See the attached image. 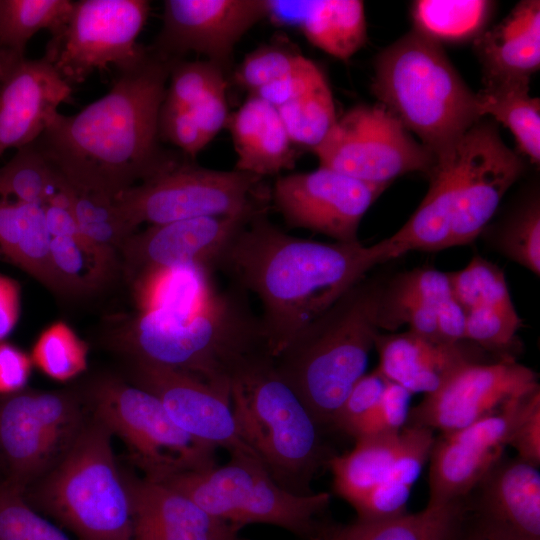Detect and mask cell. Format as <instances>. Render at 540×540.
Listing matches in <instances>:
<instances>
[{
	"instance_id": "d6a6232c",
	"label": "cell",
	"mask_w": 540,
	"mask_h": 540,
	"mask_svg": "<svg viewBox=\"0 0 540 540\" xmlns=\"http://www.w3.org/2000/svg\"><path fill=\"white\" fill-rule=\"evenodd\" d=\"M530 78L484 85L476 93L481 116L490 115L514 135L519 150L540 162V101L529 92Z\"/></svg>"
},
{
	"instance_id": "603a6c76",
	"label": "cell",
	"mask_w": 540,
	"mask_h": 540,
	"mask_svg": "<svg viewBox=\"0 0 540 540\" xmlns=\"http://www.w3.org/2000/svg\"><path fill=\"white\" fill-rule=\"evenodd\" d=\"M134 540H236L233 525L209 514L177 489L126 476Z\"/></svg>"
},
{
	"instance_id": "cb8c5ba5",
	"label": "cell",
	"mask_w": 540,
	"mask_h": 540,
	"mask_svg": "<svg viewBox=\"0 0 540 540\" xmlns=\"http://www.w3.org/2000/svg\"><path fill=\"white\" fill-rule=\"evenodd\" d=\"M471 153L467 131L428 173L422 202L391 239L408 253L448 248L455 215L461 204Z\"/></svg>"
},
{
	"instance_id": "b9f144b4",
	"label": "cell",
	"mask_w": 540,
	"mask_h": 540,
	"mask_svg": "<svg viewBox=\"0 0 540 540\" xmlns=\"http://www.w3.org/2000/svg\"><path fill=\"white\" fill-rule=\"evenodd\" d=\"M88 349L65 323L48 327L37 339L31 359L44 374L67 381L86 370Z\"/></svg>"
},
{
	"instance_id": "9a60e30c",
	"label": "cell",
	"mask_w": 540,
	"mask_h": 540,
	"mask_svg": "<svg viewBox=\"0 0 540 540\" xmlns=\"http://www.w3.org/2000/svg\"><path fill=\"white\" fill-rule=\"evenodd\" d=\"M537 374L513 358L471 363L410 408L405 426L463 428L539 387Z\"/></svg>"
},
{
	"instance_id": "f907efd6",
	"label": "cell",
	"mask_w": 540,
	"mask_h": 540,
	"mask_svg": "<svg viewBox=\"0 0 540 540\" xmlns=\"http://www.w3.org/2000/svg\"><path fill=\"white\" fill-rule=\"evenodd\" d=\"M325 78L322 70L306 58L293 72L258 88L250 95L278 108L304 94Z\"/></svg>"
},
{
	"instance_id": "60d3db41",
	"label": "cell",
	"mask_w": 540,
	"mask_h": 540,
	"mask_svg": "<svg viewBox=\"0 0 540 540\" xmlns=\"http://www.w3.org/2000/svg\"><path fill=\"white\" fill-rule=\"evenodd\" d=\"M496 246L510 260L540 274V201L533 192L502 223Z\"/></svg>"
},
{
	"instance_id": "ac0fdd59",
	"label": "cell",
	"mask_w": 540,
	"mask_h": 540,
	"mask_svg": "<svg viewBox=\"0 0 540 540\" xmlns=\"http://www.w3.org/2000/svg\"><path fill=\"white\" fill-rule=\"evenodd\" d=\"M163 7L162 28L150 49L167 61L195 52L223 71L235 44L267 13L265 0H166Z\"/></svg>"
},
{
	"instance_id": "ee69618b",
	"label": "cell",
	"mask_w": 540,
	"mask_h": 540,
	"mask_svg": "<svg viewBox=\"0 0 540 540\" xmlns=\"http://www.w3.org/2000/svg\"><path fill=\"white\" fill-rule=\"evenodd\" d=\"M306 59L292 46L273 43L249 53L235 72L237 84L253 93L258 88L288 75Z\"/></svg>"
},
{
	"instance_id": "ab89813d",
	"label": "cell",
	"mask_w": 540,
	"mask_h": 540,
	"mask_svg": "<svg viewBox=\"0 0 540 540\" xmlns=\"http://www.w3.org/2000/svg\"><path fill=\"white\" fill-rule=\"evenodd\" d=\"M398 280L434 311L443 339L466 340V312L455 298L448 273L432 268L414 269Z\"/></svg>"
},
{
	"instance_id": "9c48e42d",
	"label": "cell",
	"mask_w": 540,
	"mask_h": 540,
	"mask_svg": "<svg viewBox=\"0 0 540 540\" xmlns=\"http://www.w3.org/2000/svg\"><path fill=\"white\" fill-rule=\"evenodd\" d=\"M188 158L179 154L158 174L114 199L133 228L268 209L262 177L236 169L204 168Z\"/></svg>"
},
{
	"instance_id": "f546056e",
	"label": "cell",
	"mask_w": 540,
	"mask_h": 540,
	"mask_svg": "<svg viewBox=\"0 0 540 540\" xmlns=\"http://www.w3.org/2000/svg\"><path fill=\"white\" fill-rule=\"evenodd\" d=\"M463 500L427 506L416 513H404L382 521L356 520L332 527L320 540H452L463 527Z\"/></svg>"
},
{
	"instance_id": "83f0119b",
	"label": "cell",
	"mask_w": 540,
	"mask_h": 540,
	"mask_svg": "<svg viewBox=\"0 0 540 540\" xmlns=\"http://www.w3.org/2000/svg\"><path fill=\"white\" fill-rule=\"evenodd\" d=\"M237 154L235 169L260 177L295 166L298 149L277 109L250 95L226 124Z\"/></svg>"
},
{
	"instance_id": "30bf717a",
	"label": "cell",
	"mask_w": 540,
	"mask_h": 540,
	"mask_svg": "<svg viewBox=\"0 0 540 540\" xmlns=\"http://www.w3.org/2000/svg\"><path fill=\"white\" fill-rule=\"evenodd\" d=\"M89 395L99 419L123 439L149 480L216 466V448L179 428L148 391L115 377L96 380Z\"/></svg>"
},
{
	"instance_id": "9f6ffc18",
	"label": "cell",
	"mask_w": 540,
	"mask_h": 540,
	"mask_svg": "<svg viewBox=\"0 0 540 540\" xmlns=\"http://www.w3.org/2000/svg\"><path fill=\"white\" fill-rule=\"evenodd\" d=\"M24 57H17L0 47V85L14 62Z\"/></svg>"
},
{
	"instance_id": "1f68e13d",
	"label": "cell",
	"mask_w": 540,
	"mask_h": 540,
	"mask_svg": "<svg viewBox=\"0 0 540 540\" xmlns=\"http://www.w3.org/2000/svg\"><path fill=\"white\" fill-rule=\"evenodd\" d=\"M399 436L400 432L359 438L351 451L332 456L328 463L334 492L354 508L388 478L399 448Z\"/></svg>"
},
{
	"instance_id": "d4e9b609",
	"label": "cell",
	"mask_w": 540,
	"mask_h": 540,
	"mask_svg": "<svg viewBox=\"0 0 540 540\" xmlns=\"http://www.w3.org/2000/svg\"><path fill=\"white\" fill-rule=\"evenodd\" d=\"M464 341L429 339L410 330L379 333L374 344L379 355L377 369L411 394H430L463 366L484 362Z\"/></svg>"
},
{
	"instance_id": "816d5d0a",
	"label": "cell",
	"mask_w": 540,
	"mask_h": 540,
	"mask_svg": "<svg viewBox=\"0 0 540 540\" xmlns=\"http://www.w3.org/2000/svg\"><path fill=\"white\" fill-rule=\"evenodd\" d=\"M517 458L538 468L540 465V388L528 397L518 417L507 446Z\"/></svg>"
},
{
	"instance_id": "e0dca14e",
	"label": "cell",
	"mask_w": 540,
	"mask_h": 540,
	"mask_svg": "<svg viewBox=\"0 0 540 540\" xmlns=\"http://www.w3.org/2000/svg\"><path fill=\"white\" fill-rule=\"evenodd\" d=\"M128 367L130 382L154 395L187 434L226 449L231 457L259 461L240 434L228 392L189 373L152 362L128 359Z\"/></svg>"
},
{
	"instance_id": "f6af8a7d",
	"label": "cell",
	"mask_w": 540,
	"mask_h": 540,
	"mask_svg": "<svg viewBox=\"0 0 540 540\" xmlns=\"http://www.w3.org/2000/svg\"><path fill=\"white\" fill-rule=\"evenodd\" d=\"M163 102L192 108L214 87L225 83L222 68L210 61H172Z\"/></svg>"
},
{
	"instance_id": "8fae6325",
	"label": "cell",
	"mask_w": 540,
	"mask_h": 540,
	"mask_svg": "<svg viewBox=\"0 0 540 540\" xmlns=\"http://www.w3.org/2000/svg\"><path fill=\"white\" fill-rule=\"evenodd\" d=\"M319 164L357 180L390 185L402 175H428L435 156L380 103L348 110L313 149Z\"/></svg>"
},
{
	"instance_id": "836d02e7",
	"label": "cell",
	"mask_w": 540,
	"mask_h": 540,
	"mask_svg": "<svg viewBox=\"0 0 540 540\" xmlns=\"http://www.w3.org/2000/svg\"><path fill=\"white\" fill-rule=\"evenodd\" d=\"M484 0H420L412 5L414 27L438 43L477 38L493 12Z\"/></svg>"
},
{
	"instance_id": "484cf974",
	"label": "cell",
	"mask_w": 540,
	"mask_h": 540,
	"mask_svg": "<svg viewBox=\"0 0 540 540\" xmlns=\"http://www.w3.org/2000/svg\"><path fill=\"white\" fill-rule=\"evenodd\" d=\"M268 18L296 28L315 47L347 60L367 41L364 4L358 0H266Z\"/></svg>"
},
{
	"instance_id": "4316f807",
	"label": "cell",
	"mask_w": 540,
	"mask_h": 540,
	"mask_svg": "<svg viewBox=\"0 0 540 540\" xmlns=\"http://www.w3.org/2000/svg\"><path fill=\"white\" fill-rule=\"evenodd\" d=\"M483 85L530 78L540 67V2L523 0L474 39Z\"/></svg>"
},
{
	"instance_id": "ba28073f",
	"label": "cell",
	"mask_w": 540,
	"mask_h": 540,
	"mask_svg": "<svg viewBox=\"0 0 540 540\" xmlns=\"http://www.w3.org/2000/svg\"><path fill=\"white\" fill-rule=\"evenodd\" d=\"M162 482L237 529L269 524L307 540H320L331 527L320 521L330 503L329 493L291 492L254 459L231 457L226 465L177 474Z\"/></svg>"
},
{
	"instance_id": "f1b7e54d",
	"label": "cell",
	"mask_w": 540,
	"mask_h": 540,
	"mask_svg": "<svg viewBox=\"0 0 540 540\" xmlns=\"http://www.w3.org/2000/svg\"><path fill=\"white\" fill-rule=\"evenodd\" d=\"M49 246L43 206L0 199V261L18 267L57 294Z\"/></svg>"
},
{
	"instance_id": "7c38bea8",
	"label": "cell",
	"mask_w": 540,
	"mask_h": 540,
	"mask_svg": "<svg viewBox=\"0 0 540 540\" xmlns=\"http://www.w3.org/2000/svg\"><path fill=\"white\" fill-rule=\"evenodd\" d=\"M149 11L146 0L74 1L64 25L51 35L44 57L71 86L109 65H126L146 49L137 38Z\"/></svg>"
},
{
	"instance_id": "7bdbcfd3",
	"label": "cell",
	"mask_w": 540,
	"mask_h": 540,
	"mask_svg": "<svg viewBox=\"0 0 540 540\" xmlns=\"http://www.w3.org/2000/svg\"><path fill=\"white\" fill-rule=\"evenodd\" d=\"M24 493L0 482V540H72L28 504Z\"/></svg>"
},
{
	"instance_id": "277c9868",
	"label": "cell",
	"mask_w": 540,
	"mask_h": 540,
	"mask_svg": "<svg viewBox=\"0 0 540 540\" xmlns=\"http://www.w3.org/2000/svg\"><path fill=\"white\" fill-rule=\"evenodd\" d=\"M383 290L377 280L363 278L274 359L280 376L320 427L332 426L349 391L365 374L380 333Z\"/></svg>"
},
{
	"instance_id": "db71d44e",
	"label": "cell",
	"mask_w": 540,
	"mask_h": 540,
	"mask_svg": "<svg viewBox=\"0 0 540 540\" xmlns=\"http://www.w3.org/2000/svg\"><path fill=\"white\" fill-rule=\"evenodd\" d=\"M226 87L227 82L214 87L192 108L188 109L208 142L226 126L229 118Z\"/></svg>"
},
{
	"instance_id": "5b68a950",
	"label": "cell",
	"mask_w": 540,
	"mask_h": 540,
	"mask_svg": "<svg viewBox=\"0 0 540 540\" xmlns=\"http://www.w3.org/2000/svg\"><path fill=\"white\" fill-rule=\"evenodd\" d=\"M372 93L435 158L482 118L442 45L415 28L376 57Z\"/></svg>"
},
{
	"instance_id": "ffe728a7",
	"label": "cell",
	"mask_w": 540,
	"mask_h": 540,
	"mask_svg": "<svg viewBox=\"0 0 540 540\" xmlns=\"http://www.w3.org/2000/svg\"><path fill=\"white\" fill-rule=\"evenodd\" d=\"M465 524L486 540H540L538 468L505 455L462 499Z\"/></svg>"
},
{
	"instance_id": "bcb514c9",
	"label": "cell",
	"mask_w": 540,
	"mask_h": 540,
	"mask_svg": "<svg viewBox=\"0 0 540 540\" xmlns=\"http://www.w3.org/2000/svg\"><path fill=\"white\" fill-rule=\"evenodd\" d=\"M521 320L517 313L511 314L498 309L480 307L466 312L465 339L482 349L512 358V348Z\"/></svg>"
},
{
	"instance_id": "7a4b0ae2",
	"label": "cell",
	"mask_w": 540,
	"mask_h": 540,
	"mask_svg": "<svg viewBox=\"0 0 540 540\" xmlns=\"http://www.w3.org/2000/svg\"><path fill=\"white\" fill-rule=\"evenodd\" d=\"M267 212L239 231L218 269L259 299L263 334L275 359L372 268L405 251L391 237L370 246L298 238L273 224Z\"/></svg>"
},
{
	"instance_id": "f5cc1de1",
	"label": "cell",
	"mask_w": 540,
	"mask_h": 540,
	"mask_svg": "<svg viewBox=\"0 0 540 540\" xmlns=\"http://www.w3.org/2000/svg\"><path fill=\"white\" fill-rule=\"evenodd\" d=\"M31 356L17 346L0 342V396L25 389L31 375Z\"/></svg>"
},
{
	"instance_id": "8d00e7d4",
	"label": "cell",
	"mask_w": 540,
	"mask_h": 540,
	"mask_svg": "<svg viewBox=\"0 0 540 540\" xmlns=\"http://www.w3.org/2000/svg\"><path fill=\"white\" fill-rule=\"evenodd\" d=\"M276 109L293 144L312 151L337 121L334 99L326 78Z\"/></svg>"
},
{
	"instance_id": "74e56055",
	"label": "cell",
	"mask_w": 540,
	"mask_h": 540,
	"mask_svg": "<svg viewBox=\"0 0 540 540\" xmlns=\"http://www.w3.org/2000/svg\"><path fill=\"white\" fill-rule=\"evenodd\" d=\"M71 208L81 235L101 251L119 258L131 226L115 201L107 197L72 190Z\"/></svg>"
},
{
	"instance_id": "7402d4cb",
	"label": "cell",
	"mask_w": 540,
	"mask_h": 540,
	"mask_svg": "<svg viewBox=\"0 0 540 540\" xmlns=\"http://www.w3.org/2000/svg\"><path fill=\"white\" fill-rule=\"evenodd\" d=\"M72 86L43 56L14 62L0 85V158L39 138Z\"/></svg>"
},
{
	"instance_id": "2e32d148",
	"label": "cell",
	"mask_w": 540,
	"mask_h": 540,
	"mask_svg": "<svg viewBox=\"0 0 540 540\" xmlns=\"http://www.w3.org/2000/svg\"><path fill=\"white\" fill-rule=\"evenodd\" d=\"M261 211L150 225L126 239L119 251L120 265L131 283L179 268H196L204 272L218 269L229 244Z\"/></svg>"
},
{
	"instance_id": "6f0895ef",
	"label": "cell",
	"mask_w": 540,
	"mask_h": 540,
	"mask_svg": "<svg viewBox=\"0 0 540 540\" xmlns=\"http://www.w3.org/2000/svg\"><path fill=\"white\" fill-rule=\"evenodd\" d=\"M452 540H486V539L480 536L470 527H468L464 521L463 527Z\"/></svg>"
},
{
	"instance_id": "7dc6e473",
	"label": "cell",
	"mask_w": 540,
	"mask_h": 540,
	"mask_svg": "<svg viewBox=\"0 0 540 540\" xmlns=\"http://www.w3.org/2000/svg\"><path fill=\"white\" fill-rule=\"evenodd\" d=\"M411 393L387 380L373 409L351 433L355 440L364 437L399 433L407 423Z\"/></svg>"
},
{
	"instance_id": "8992f818",
	"label": "cell",
	"mask_w": 540,
	"mask_h": 540,
	"mask_svg": "<svg viewBox=\"0 0 540 540\" xmlns=\"http://www.w3.org/2000/svg\"><path fill=\"white\" fill-rule=\"evenodd\" d=\"M230 403L243 440L270 476L291 492L312 493L310 481L325 456L320 426L270 353L252 358L233 375Z\"/></svg>"
},
{
	"instance_id": "f35d334b",
	"label": "cell",
	"mask_w": 540,
	"mask_h": 540,
	"mask_svg": "<svg viewBox=\"0 0 540 540\" xmlns=\"http://www.w3.org/2000/svg\"><path fill=\"white\" fill-rule=\"evenodd\" d=\"M456 300L465 312L488 307L517 313L503 271L479 255L461 270L448 273Z\"/></svg>"
},
{
	"instance_id": "3957f363",
	"label": "cell",
	"mask_w": 540,
	"mask_h": 540,
	"mask_svg": "<svg viewBox=\"0 0 540 540\" xmlns=\"http://www.w3.org/2000/svg\"><path fill=\"white\" fill-rule=\"evenodd\" d=\"M107 342L126 359L189 373L229 394L233 375L269 352L248 293L233 283L193 310L155 308L126 317Z\"/></svg>"
},
{
	"instance_id": "52a82bcc",
	"label": "cell",
	"mask_w": 540,
	"mask_h": 540,
	"mask_svg": "<svg viewBox=\"0 0 540 540\" xmlns=\"http://www.w3.org/2000/svg\"><path fill=\"white\" fill-rule=\"evenodd\" d=\"M111 436L95 418L33 496L77 540H134L127 479L117 466Z\"/></svg>"
},
{
	"instance_id": "681fc988",
	"label": "cell",
	"mask_w": 540,
	"mask_h": 540,
	"mask_svg": "<svg viewBox=\"0 0 540 540\" xmlns=\"http://www.w3.org/2000/svg\"><path fill=\"white\" fill-rule=\"evenodd\" d=\"M158 135L191 158L209 143L188 109L164 102L158 116Z\"/></svg>"
},
{
	"instance_id": "d590c367",
	"label": "cell",
	"mask_w": 540,
	"mask_h": 540,
	"mask_svg": "<svg viewBox=\"0 0 540 540\" xmlns=\"http://www.w3.org/2000/svg\"><path fill=\"white\" fill-rule=\"evenodd\" d=\"M73 2L70 0H0V47L24 57L29 40L40 30L50 35L66 22Z\"/></svg>"
},
{
	"instance_id": "c3c4849f",
	"label": "cell",
	"mask_w": 540,
	"mask_h": 540,
	"mask_svg": "<svg viewBox=\"0 0 540 540\" xmlns=\"http://www.w3.org/2000/svg\"><path fill=\"white\" fill-rule=\"evenodd\" d=\"M387 379L376 368L364 374L351 388L337 411L332 426L349 436L379 400Z\"/></svg>"
},
{
	"instance_id": "5bb4252c",
	"label": "cell",
	"mask_w": 540,
	"mask_h": 540,
	"mask_svg": "<svg viewBox=\"0 0 540 540\" xmlns=\"http://www.w3.org/2000/svg\"><path fill=\"white\" fill-rule=\"evenodd\" d=\"M388 186L319 166L279 177L272 199L288 226L354 243L363 216Z\"/></svg>"
},
{
	"instance_id": "d6986e66",
	"label": "cell",
	"mask_w": 540,
	"mask_h": 540,
	"mask_svg": "<svg viewBox=\"0 0 540 540\" xmlns=\"http://www.w3.org/2000/svg\"><path fill=\"white\" fill-rule=\"evenodd\" d=\"M535 390L470 425L434 437L428 459L427 504L440 505L463 499L504 456L512 429Z\"/></svg>"
},
{
	"instance_id": "4fadbf2b",
	"label": "cell",
	"mask_w": 540,
	"mask_h": 540,
	"mask_svg": "<svg viewBox=\"0 0 540 540\" xmlns=\"http://www.w3.org/2000/svg\"><path fill=\"white\" fill-rule=\"evenodd\" d=\"M75 393L26 388L0 396V461L4 480L24 493L63 443L72 437L78 421Z\"/></svg>"
},
{
	"instance_id": "6da1fadb",
	"label": "cell",
	"mask_w": 540,
	"mask_h": 540,
	"mask_svg": "<svg viewBox=\"0 0 540 540\" xmlns=\"http://www.w3.org/2000/svg\"><path fill=\"white\" fill-rule=\"evenodd\" d=\"M171 62L146 47L116 68L104 96L74 115L52 117L34 143L73 189L114 200L178 157L158 135Z\"/></svg>"
},
{
	"instance_id": "4dcf8cb0",
	"label": "cell",
	"mask_w": 540,
	"mask_h": 540,
	"mask_svg": "<svg viewBox=\"0 0 540 540\" xmlns=\"http://www.w3.org/2000/svg\"><path fill=\"white\" fill-rule=\"evenodd\" d=\"M50 262L57 295L75 297L94 293L114 277L120 259L86 240L79 230L50 236Z\"/></svg>"
},
{
	"instance_id": "44dd1931",
	"label": "cell",
	"mask_w": 540,
	"mask_h": 540,
	"mask_svg": "<svg viewBox=\"0 0 540 540\" xmlns=\"http://www.w3.org/2000/svg\"><path fill=\"white\" fill-rule=\"evenodd\" d=\"M469 135L470 161L448 247L475 240L524 171L522 158L503 142L492 121L479 120L469 129Z\"/></svg>"
},
{
	"instance_id": "e575fe53",
	"label": "cell",
	"mask_w": 540,
	"mask_h": 540,
	"mask_svg": "<svg viewBox=\"0 0 540 540\" xmlns=\"http://www.w3.org/2000/svg\"><path fill=\"white\" fill-rule=\"evenodd\" d=\"M71 186L34 142L17 149L0 167V199L25 204H46Z\"/></svg>"
},
{
	"instance_id": "11a10c76",
	"label": "cell",
	"mask_w": 540,
	"mask_h": 540,
	"mask_svg": "<svg viewBox=\"0 0 540 540\" xmlns=\"http://www.w3.org/2000/svg\"><path fill=\"white\" fill-rule=\"evenodd\" d=\"M21 308V289L19 283L0 274V342L14 330Z\"/></svg>"
}]
</instances>
